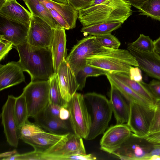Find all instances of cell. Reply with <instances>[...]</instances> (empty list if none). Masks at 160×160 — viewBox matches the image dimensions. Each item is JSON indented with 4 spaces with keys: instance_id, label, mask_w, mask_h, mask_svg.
Here are the masks:
<instances>
[{
    "instance_id": "obj_9",
    "label": "cell",
    "mask_w": 160,
    "mask_h": 160,
    "mask_svg": "<svg viewBox=\"0 0 160 160\" xmlns=\"http://www.w3.org/2000/svg\"><path fill=\"white\" fill-rule=\"evenodd\" d=\"M86 154L82 138L69 133L55 144L50 153L43 157L42 160H63L68 156Z\"/></svg>"
},
{
    "instance_id": "obj_42",
    "label": "cell",
    "mask_w": 160,
    "mask_h": 160,
    "mask_svg": "<svg viewBox=\"0 0 160 160\" xmlns=\"http://www.w3.org/2000/svg\"><path fill=\"white\" fill-rule=\"evenodd\" d=\"M61 107L56 104L49 103L44 110L51 116L59 118V111Z\"/></svg>"
},
{
    "instance_id": "obj_15",
    "label": "cell",
    "mask_w": 160,
    "mask_h": 160,
    "mask_svg": "<svg viewBox=\"0 0 160 160\" xmlns=\"http://www.w3.org/2000/svg\"><path fill=\"white\" fill-rule=\"evenodd\" d=\"M29 27L0 16V39L15 47L27 41Z\"/></svg>"
},
{
    "instance_id": "obj_1",
    "label": "cell",
    "mask_w": 160,
    "mask_h": 160,
    "mask_svg": "<svg viewBox=\"0 0 160 160\" xmlns=\"http://www.w3.org/2000/svg\"><path fill=\"white\" fill-rule=\"evenodd\" d=\"M127 0H93L89 6L78 10V19L83 26L104 22L123 23L132 15Z\"/></svg>"
},
{
    "instance_id": "obj_2",
    "label": "cell",
    "mask_w": 160,
    "mask_h": 160,
    "mask_svg": "<svg viewBox=\"0 0 160 160\" xmlns=\"http://www.w3.org/2000/svg\"><path fill=\"white\" fill-rule=\"evenodd\" d=\"M15 48L18 61L30 76L31 81L48 80L54 73L51 47H37L25 42Z\"/></svg>"
},
{
    "instance_id": "obj_40",
    "label": "cell",
    "mask_w": 160,
    "mask_h": 160,
    "mask_svg": "<svg viewBox=\"0 0 160 160\" xmlns=\"http://www.w3.org/2000/svg\"><path fill=\"white\" fill-rule=\"evenodd\" d=\"M52 17L61 26L62 28L66 30L70 29V27L63 17L55 10L49 9Z\"/></svg>"
},
{
    "instance_id": "obj_43",
    "label": "cell",
    "mask_w": 160,
    "mask_h": 160,
    "mask_svg": "<svg viewBox=\"0 0 160 160\" xmlns=\"http://www.w3.org/2000/svg\"><path fill=\"white\" fill-rule=\"evenodd\" d=\"M96 157L92 154H79L72 155L65 157L63 160H94Z\"/></svg>"
},
{
    "instance_id": "obj_48",
    "label": "cell",
    "mask_w": 160,
    "mask_h": 160,
    "mask_svg": "<svg viewBox=\"0 0 160 160\" xmlns=\"http://www.w3.org/2000/svg\"><path fill=\"white\" fill-rule=\"evenodd\" d=\"M18 153L16 150H14L12 151L4 152L0 154V157L1 158H5L12 156Z\"/></svg>"
},
{
    "instance_id": "obj_28",
    "label": "cell",
    "mask_w": 160,
    "mask_h": 160,
    "mask_svg": "<svg viewBox=\"0 0 160 160\" xmlns=\"http://www.w3.org/2000/svg\"><path fill=\"white\" fill-rule=\"evenodd\" d=\"M14 112L17 125L19 130L28 120L29 118L26 100L22 93L16 98Z\"/></svg>"
},
{
    "instance_id": "obj_19",
    "label": "cell",
    "mask_w": 160,
    "mask_h": 160,
    "mask_svg": "<svg viewBox=\"0 0 160 160\" xmlns=\"http://www.w3.org/2000/svg\"><path fill=\"white\" fill-rule=\"evenodd\" d=\"M110 85L109 101L116 124L127 123L129 112V103H127V100L116 87L111 84Z\"/></svg>"
},
{
    "instance_id": "obj_27",
    "label": "cell",
    "mask_w": 160,
    "mask_h": 160,
    "mask_svg": "<svg viewBox=\"0 0 160 160\" xmlns=\"http://www.w3.org/2000/svg\"><path fill=\"white\" fill-rule=\"evenodd\" d=\"M122 23L120 22H104L84 26L81 32L89 35L98 36L111 32L119 28Z\"/></svg>"
},
{
    "instance_id": "obj_8",
    "label": "cell",
    "mask_w": 160,
    "mask_h": 160,
    "mask_svg": "<svg viewBox=\"0 0 160 160\" xmlns=\"http://www.w3.org/2000/svg\"><path fill=\"white\" fill-rule=\"evenodd\" d=\"M127 125L135 136L143 138L149 133V128L155 108L130 101Z\"/></svg>"
},
{
    "instance_id": "obj_11",
    "label": "cell",
    "mask_w": 160,
    "mask_h": 160,
    "mask_svg": "<svg viewBox=\"0 0 160 160\" xmlns=\"http://www.w3.org/2000/svg\"><path fill=\"white\" fill-rule=\"evenodd\" d=\"M16 98L12 95L8 96L2 107L1 114L2 124L7 141L10 145L15 148L18 147L20 139L14 112Z\"/></svg>"
},
{
    "instance_id": "obj_44",
    "label": "cell",
    "mask_w": 160,
    "mask_h": 160,
    "mask_svg": "<svg viewBox=\"0 0 160 160\" xmlns=\"http://www.w3.org/2000/svg\"><path fill=\"white\" fill-rule=\"evenodd\" d=\"M144 139L153 144H160V131L148 135Z\"/></svg>"
},
{
    "instance_id": "obj_30",
    "label": "cell",
    "mask_w": 160,
    "mask_h": 160,
    "mask_svg": "<svg viewBox=\"0 0 160 160\" xmlns=\"http://www.w3.org/2000/svg\"><path fill=\"white\" fill-rule=\"evenodd\" d=\"M50 80L49 103L66 108L67 102L62 97L57 74L54 73L50 79Z\"/></svg>"
},
{
    "instance_id": "obj_39",
    "label": "cell",
    "mask_w": 160,
    "mask_h": 160,
    "mask_svg": "<svg viewBox=\"0 0 160 160\" xmlns=\"http://www.w3.org/2000/svg\"><path fill=\"white\" fill-rule=\"evenodd\" d=\"M147 86L156 99L160 98V80L153 79L147 84Z\"/></svg>"
},
{
    "instance_id": "obj_46",
    "label": "cell",
    "mask_w": 160,
    "mask_h": 160,
    "mask_svg": "<svg viewBox=\"0 0 160 160\" xmlns=\"http://www.w3.org/2000/svg\"><path fill=\"white\" fill-rule=\"evenodd\" d=\"M132 6L139 9L148 0H127Z\"/></svg>"
},
{
    "instance_id": "obj_5",
    "label": "cell",
    "mask_w": 160,
    "mask_h": 160,
    "mask_svg": "<svg viewBox=\"0 0 160 160\" xmlns=\"http://www.w3.org/2000/svg\"><path fill=\"white\" fill-rule=\"evenodd\" d=\"M50 86V79L31 81L23 88L29 117L34 118L48 106Z\"/></svg>"
},
{
    "instance_id": "obj_22",
    "label": "cell",
    "mask_w": 160,
    "mask_h": 160,
    "mask_svg": "<svg viewBox=\"0 0 160 160\" xmlns=\"http://www.w3.org/2000/svg\"><path fill=\"white\" fill-rule=\"evenodd\" d=\"M66 134H58L45 132L31 137L23 138L21 139L33 147L34 150L42 153L58 142Z\"/></svg>"
},
{
    "instance_id": "obj_18",
    "label": "cell",
    "mask_w": 160,
    "mask_h": 160,
    "mask_svg": "<svg viewBox=\"0 0 160 160\" xmlns=\"http://www.w3.org/2000/svg\"><path fill=\"white\" fill-rule=\"evenodd\" d=\"M0 16L29 27L32 14L15 0L5 2L0 6Z\"/></svg>"
},
{
    "instance_id": "obj_38",
    "label": "cell",
    "mask_w": 160,
    "mask_h": 160,
    "mask_svg": "<svg viewBox=\"0 0 160 160\" xmlns=\"http://www.w3.org/2000/svg\"><path fill=\"white\" fill-rule=\"evenodd\" d=\"M13 44L10 42L0 39V60L4 59L12 48Z\"/></svg>"
},
{
    "instance_id": "obj_26",
    "label": "cell",
    "mask_w": 160,
    "mask_h": 160,
    "mask_svg": "<svg viewBox=\"0 0 160 160\" xmlns=\"http://www.w3.org/2000/svg\"><path fill=\"white\" fill-rule=\"evenodd\" d=\"M112 73L116 78L124 84L154 105L156 98L149 89L147 84L142 81L138 82L131 80L129 76L125 74Z\"/></svg>"
},
{
    "instance_id": "obj_50",
    "label": "cell",
    "mask_w": 160,
    "mask_h": 160,
    "mask_svg": "<svg viewBox=\"0 0 160 160\" xmlns=\"http://www.w3.org/2000/svg\"><path fill=\"white\" fill-rule=\"evenodd\" d=\"M56 2L62 3L65 4H68V0H52Z\"/></svg>"
},
{
    "instance_id": "obj_35",
    "label": "cell",
    "mask_w": 160,
    "mask_h": 160,
    "mask_svg": "<svg viewBox=\"0 0 160 160\" xmlns=\"http://www.w3.org/2000/svg\"><path fill=\"white\" fill-rule=\"evenodd\" d=\"M159 131H160V110L155 108L154 114L150 124L148 134Z\"/></svg>"
},
{
    "instance_id": "obj_14",
    "label": "cell",
    "mask_w": 160,
    "mask_h": 160,
    "mask_svg": "<svg viewBox=\"0 0 160 160\" xmlns=\"http://www.w3.org/2000/svg\"><path fill=\"white\" fill-rule=\"evenodd\" d=\"M128 50L137 60L138 67L149 77L160 80V57L155 51L145 52L127 44Z\"/></svg>"
},
{
    "instance_id": "obj_47",
    "label": "cell",
    "mask_w": 160,
    "mask_h": 160,
    "mask_svg": "<svg viewBox=\"0 0 160 160\" xmlns=\"http://www.w3.org/2000/svg\"><path fill=\"white\" fill-rule=\"evenodd\" d=\"M154 51L160 57V36L153 41Z\"/></svg>"
},
{
    "instance_id": "obj_51",
    "label": "cell",
    "mask_w": 160,
    "mask_h": 160,
    "mask_svg": "<svg viewBox=\"0 0 160 160\" xmlns=\"http://www.w3.org/2000/svg\"><path fill=\"white\" fill-rule=\"evenodd\" d=\"M14 0H4V1L5 2H7V1H14Z\"/></svg>"
},
{
    "instance_id": "obj_16",
    "label": "cell",
    "mask_w": 160,
    "mask_h": 160,
    "mask_svg": "<svg viewBox=\"0 0 160 160\" xmlns=\"http://www.w3.org/2000/svg\"><path fill=\"white\" fill-rule=\"evenodd\" d=\"M57 74L62 97L68 102L78 90L76 76L66 60L60 64Z\"/></svg>"
},
{
    "instance_id": "obj_37",
    "label": "cell",
    "mask_w": 160,
    "mask_h": 160,
    "mask_svg": "<svg viewBox=\"0 0 160 160\" xmlns=\"http://www.w3.org/2000/svg\"><path fill=\"white\" fill-rule=\"evenodd\" d=\"M68 3L78 10L85 8L91 5L93 0H68Z\"/></svg>"
},
{
    "instance_id": "obj_24",
    "label": "cell",
    "mask_w": 160,
    "mask_h": 160,
    "mask_svg": "<svg viewBox=\"0 0 160 160\" xmlns=\"http://www.w3.org/2000/svg\"><path fill=\"white\" fill-rule=\"evenodd\" d=\"M105 75L110 84L116 87L129 102L133 101L147 107L154 108L153 103L135 92L116 78L112 73L108 72Z\"/></svg>"
},
{
    "instance_id": "obj_6",
    "label": "cell",
    "mask_w": 160,
    "mask_h": 160,
    "mask_svg": "<svg viewBox=\"0 0 160 160\" xmlns=\"http://www.w3.org/2000/svg\"><path fill=\"white\" fill-rule=\"evenodd\" d=\"M69 122L74 133L85 139L89 131L91 119L83 95L76 92L67 102Z\"/></svg>"
},
{
    "instance_id": "obj_10",
    "label": "cell",
    "mask_w": 160,
    "mask_h": 160,
    "mask_svg": "<svg viewBox=\"0 0 160 160\" xmlns=\"http://www.w3.org/2000/svg\"><path fill=\"white\" fill-rule=\"evenodd\" d=\"M54 29L38 17L32 15L27 42L39 47H51Z\"/></svg>"
},
{
    "instance_id": "obj_34",
    "label": "cell",
    "mask_w": 160,
    "mask_h": 160,
    "mask_svg": "<svg viewBox=\"0 0 160 160\" xmlns=\"http://www.w3.org/2000/svg\"><path fill=\"white\" fill-rule=\"evenodd\" d=\"M131 44L139 50L147 52L154 51L153 41L148 36L140 34L139 38Z\"/></svg>"
},
{
    "instance_id": "obj_12",
    "label": "cell",
    "mask_w": 160,
    "mask_h": 160,
    "mask_svg": "<svg viewBox=\"0 0 160 160\" xmlns=\"http://www.w3.org/2000/svg\"><path fill=\"white\" fill-rule=\"evenodd\" d=\"M132 133L127 124L111 126L104 133L100 142V149L112 154L119 148Z\"/></svg>"
},
{
    "instance_id": "obj_17",
    "label": "cell",
    "mask_w": 160,
    "mask_h": 160,
    "mask_svg": "<svg viewBox=\"0 0 160 160\" xmlns=\"http://www.w3.org/2000/svg\"><path fill=\"white\" fill-rule=\"evenodd\" d=\"M24 71L18 61L0 65V90L24 82Z\"/></svg>"
},
{
    "instance_id": "obj_32",
    "label": "cell",
    "mask_w": 160,
    "mask_h": 160,
    "mask_svg": "<svg viewBox=\"0 0 160 160\" xmlns=\"http://www.w3.org/2000/svg\"><path fill=\"white\" fill-rule=\"evenodd\" d=\"M45 132L36 123H31L28 120L19 129V138L21 139L31 137Z\"/></svg>"
},
{
    "instance_id": "obj_4",
    "label": "cell",
    "mask_w": 160,
    "mask_h": 160,
    "mask_svg": "<svg viewBox=\"0 0 160 160\" xmlns=\"http://www.w3.org/2000/svg\"><path fill=\"white\" fill-rule=\"evenodd\" d=\"M87 64L108 72L124 74L129 76L132 66L138 67L135 58L127 49L106 48L86 59Z\"/></svg>"
},
{
    "instance_id": "obj_20",
    "label": "cell",
    "mask_w": 160,
    "mask_h": 160,
    "mask_svg": "<svg viewBox=\"0 0 160 160\" xmlns=\"http://www.w3.org/2000/svg\"><path fill=\"white\" fill-rule=\"evenodd\" d=\"M35 123L42 128L49 132L58 134L68 133L71 128L67 120H62L59 118L51 116L44 110L34 118Z\"/></svg>"
},
{
    "instance_id": "obj_31",
    "label": "cell",
    "mask_w": 160,
    "mask_h": 160,
    "mask_svg": "<svg viewBox=\"0 0 160 160\" xmlns=\"http://www.w3.org/2000/svg\"><path fill=\"white\" fill-rule=\"evenodd\" d=\"M139 14L160 21V0H148L138 9Z\"/></svg>"
},
{
    "instance_id": "obj_36",
    "label": "cell",
    "mask_w": 160,
    "mask_h": 160,
    "mask_svg": "<svg viewBox=\"0 0 160 160\" xmlns=\"http://www.w3.org/2000/svg\"><path fill=\"white\" fill-rule=\"evenodd\" d=\"M160 160V144H153L151 150L144 157L143 160Z\"/></svg>"
},
{
    "instance_id": "obj_13",
    "label": "cell",
    "mask_w": 160,
    "mask_h": 160,
    "mask_svg": "<svg viewBox=\"0 0 160 160\" xmlns=\"http://www.w3.org/2000/svg\"><path fill=\"white\" fill-rule=\"evenodd\" d=\"M141 138L132 133L130 137L112 154L123 160H143L145 156L152 149L153 143H142Z\"/></svg>"
},
{
    "instance_id": "obj_45",
    "label": "cell",
    "mask_w": 160,
    "mask_h": 160,
    "mask_svg": "<svg viewBox=\"0 0 160 160\" xmlns=\"http://www.w3.org/2000/svg\"><path fill=\"white\" fill-rule=\"evenodd\" d=\"M59 118L62 120H67L69 118V112L66 107H62L59 113Z\"/></svg>"
},
{
    "instance_id": "obj_7",
    "label": "cell",
    "mask_w": 160,
    "mask_h": 160,
    "mask_svg": "<svg viewBox=\"0 0 160 160\" xmlns=\"http://www.w3.org/2000/svg\"><path fill=\"white\" fill-rule=\"evenodd\" d=\"M97 40L95 36L89 35L78 41L72 48L66 60L75 75L86 64V59L106 48Z\"/></svg>"
},
{
    "instance_id": "obj_3",
    "label": "cell",
    "mask_w": 160,
    "mask_h": 160,
    "mask_svg": "<svg viewBox=\"0 0 160 160\" xmlns=\"http://www.w3.org/2000/svg\"><path fill=\"white\" fill-rule=\"evenodd\" d=\"M91 119V125L86 140L94 139L103 134L112 118V109L110 102L104 95L95 92L83 95Z\"/></svg>"
},
{
    "instance_id": "obj_33",
    "label": "cell",
    "mask_w": 160,
    "mask_h": 160,
    "mask_svg": "<svg viewBox=\"0 0 160 160\" xmlns=\"http://www.w3.org/2000/svg\"><path fill=\"white\" fill-rule=\"evenodd\" d=\"M95 37L98 42L103 47L118 49L121 45L118 39L111 33L96 36Z\"/></svg>"
},
{
    "instance_id": "obj_25",
    "label": "cell",
    "mask_w": 160,
    "mask_h": 160,
    "mask_svg": "<svg viewBox=\"0 0 160 160\" xmlns=\"http://www.w3.org/2000/svg\"><path fill=\"white\" fill-rule=\"evenodd\" d=\"M25 3L32 15L41 18L54 29L62 28L48 9L38 0H26Z\"/></svg>"
},
{
    "instance_id": "obj_41",
    "label": "cell",
    "mask_w": 160,
    "mask_h": 160,
    "mask_svg": "<svg viewBox=\"0 0 160 160\" xmlns=\"http://www.w3.org/2000/svg\"><path fill=\"white\" fill-rule=\"evenodd\" d=\"M129 78L131 80L137 82L142 81V77L141 69L138 67L132 66L130 71Z\"/></svg>"
},
{
    "instance_id": "obj_29",
    "label": "cell",
    "mask_w": 160,
    "mask_h": 160,
    "mask_svg": "<svg viewBox=\"0 0 160 160\" xmlns=\"http://www.w3.org/2000/svg\"><path fill=\"white\" fill-rule=\"evenodd\" d=\"M108 72L103 69L87 64L75 75L79 85L78 90H82L85 87L86 78L88 77L105 75Z\"/></svg>"
},
{
    "instance_id": "obj_52",
    "label": "cell",
    "mask_w": 160,
    "mask_h": 160,
    "mask_svg": "<svg viewBox=\"0 0 160 160\" xmlns=\"http://www.w3.org/2000/svg\"><path fill=\"white\" fill-rule=\"evenodd\" d=\"M22 0V1H23L24 2H26V0Z\"/></svg>"
},
{
    "instance_id": "obj_23",
    "label": "cell",
    "mask_w": 160,
    "mask_h": 160,
    "mask_svg": "<svg viewBox=\"0 0 160 160\" xmlns=\"http://www.w3.org/2000/svg\"><path fill=\"white\" fill-rule=\"evenodd\" d=\"M48 9H51L57 11L65 20L70 29L76 27L78 18V11L70 4L58 2L52 0H38Z\"/></svg>"
},
{
    "instance_id": "obj_49",
    "label": "cell",
    "mask_w": 160,
    "mask_h": 160,
    "mask_svg": "<svg viewBox=\"0 0 160 160\" xmlns=\"http://www.w3.org/2000/svg\"><path fill=\"white\" fill-rule=\"evenodd\" d=\"M154 107L155 109L160 110V98L156 99Z\"/></svg>"
},
{
    "instance_id": "obj_21",
    "label": "cell",
    "mask_w": 160,
    "mask_h": 160,
    "mask_svg": "<svg viewBox=\"0 0 160 160\" xmlns=\"http://www.w3.org/2000/svg\"><path fill=\"white\" fill-rule=\"evenodd\" d=\"M65 29L63 28L54 29L51 46L54 73L57 74L61 63L66 60L67 55Z\"/></svg>"
}]
</instances>
